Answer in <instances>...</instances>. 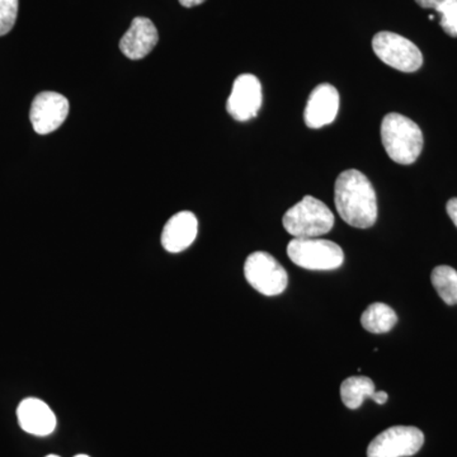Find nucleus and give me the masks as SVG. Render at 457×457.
I'll list each match as a JSON object with an SVG mask.
<instances>
[{
    "mask_svg": "<svg viewBox=\"0 0 457 457\" xmlns=\"http://www.w3.org/2000/svg\"><path fill=\"white\" fill-rule=\"evenodd\" d=\"M335 203L342 220L353 228H371L378 220V198L368 177L357 170L342 171L336 180Z\"/></svg>",
    "mask_w": 457,
    "mask_h": 457,
    "instance_id": "1",
    "label": "nucleus"
},
{
    "mask_svg": "<svg viewBox=\"0 0 457 457\" xmlns=\"http://www.w3.org/2000/svg\"><path fill=\"white\" fill-rule=\"evenodd\" d=\"M381 140L387 155L398 164H413L422 153L423 134L420 126L403 114L389 113L384 117Z\"/></svg>",
    "mask_w": 457,
    "mask_h": 457,
    "instance_id": "2",
    "label": "nucleus"
},
{
    "mask_svg": "<svg viewBox=\"0 0 457 457\" xmlns=\"http://www.w3.org/2000/svg\"><path fill=\"white\" fill-rule=\"evenodd\" d=\"M282 224L294 237H318L332 230L335 215L318 198L305 196L285 212Z\"/></svg>",
    "mask_w": 457,
    "mask_h": 457,
    "instance_id": "3",
    "label": "nucleus"
},
{
    "mask_svg": "<svg viewBox=\"0 0 457 457\" xmlns=\"http://www.w3.org/2000/svg\"><path fill=\"white\" fill-rule=\"evenodd\" d=\"M287 255L296 266L311 270H337L345 261L341 246L318 237H294L288 243Z\"/></svg>",
    "mask_w": 457,
    "mask_h": 457,
    "instance_id": "4",
    "label": "nucleus"
},
{
    "mask_svg": "<svg viewBox=\"0 0 457 457\" xmlns=\"http://www.w3.org/2000/svg\"><path fill=\"white\" fill-rule=\"evenodd\" d=\"M375 55L403 73H414L423 64V55L417 45L398 33L378 32L372 40Z\"/></svg>",
    "mask_w": 457,
    "mask_h": 457,
    "instance_id": "5",
    "label": "nucleus"
},
{
    "mask_svg": "<svg viewBox=\"0 0 457 457\" xmlns=\"http://www.w3.org/2000/svg\"><path fill=\"white\" fill-rule=\"evenodd\" d=\"M245 276L248 284L264 296H278L287 287V272L267 252H254L246 258Z\"/></svg>",
    "mask_w": 457,
    "mask_h": 457,
    "instance_id": "6",
    "label": "nucleus"
},
{
    "mask_svg": "<svg viewBox=\"0 0 457 457\" xmlns=\"http://www.w3.org/2000/svg\"><path fill=\"white\" fill-rule=\"evenodd\" d=\"M425 444V435L417 427L395 426L376 436L369 445L368 457H409Z\"/></svg>",
    "mask_w": 457,
    "mask_h": 457,
    "instance_id": "7",
    "label": "nucleus"
},
{
    "mask_svg": "<svg viewBox=\"0 0 457 457\" xmlns=\"http://www.w3.org/2000/svg\"><path fill=\"white\" fill-rule=\"evenodd\" d=\"M69 114V101L56 92H42L33 99L29 120L33 130L40 135L51 134L64 123Z\"/></svg>",
    "mask_w": 457,
    "mask_h": 457,
    "instance_id": "8",
    "label": "nucleus"
},
{
    "mask_svg": "<svg viewBox=\"0 0 457 457\" xmlns=\"http://www.w3.org/2000/svg\"><path fill=\"white\" fill-rule=\"evenodd\" d=\"M262 101L263 96L258 78L252 74L239 75L228 99V113L237 121H248L257 116Z\"/></svg>",
    "mask_w": 457,
    "mask_h": 457,
    "instance_id": "9",
    "label": "nucleus"
},
{
    "mask_svg": "<svg viewBox=\"0 0 457 457\" xmlns=\"http://www.w3.org/2000/svg\"><path fill=\"white\" fill-rule=\"evenodd\" d=\"M339 108L338 90L330 84H320L312 90L303 112L308 128L320 129L335 121Z\"/></svg>",
    "mask_w": 457,
    "mask_h": 457,
    "instance_id": "10",
    "label": "nucleus"
},
{
    "mask_svg": "<svg viewBox=\"0 0 457 457\" xmlns=\"http://www.w3.org/2000/svg\"><path fill=\"white\" fill-rule=\"evenodd\" d=\"M17 418L23 431L40 437L51 435L57 425L53 409L37 398L22 400L17 408Z\"/></svg>",
    "mask_w": 457,
    "mask_h": 457,
    "instance_id": "11",
    "label": "nucleus"
},
{
    "mask_svg": "<svg viewBox=\"0 0 457 457\" xmlns=\"http://www.w3.org/2000/svg\"><path fill=\"white\" fill-rule=\"evenodd\" d=\"M197 233L196 215L191 212H177L162 231V245L170 253H180L194 245Z\"/></svg>",
    "mask_w": 457,
    "mask_h": 457,
    "instance_id": "12",
    "label": "nucleus"
},
{
    "mask_svg": "<svg viewBox=\"0 0 457 457\" xmlns=\"http://www.w3.org/2000/svg\"><path fill=\"white\" fill-rule=\"evenodd\" d=\"M158 40L154 23L145 17H137L120 41V49L129 59L141 60L154 50Z\"/></svg>",
    "mask_w": 457,
    "mask_h": 457,
    "instance_id": "13",
    "label": "nucleus"
},
{
    "mask_svg": "<svg viewBox=\"0 0 457 457\" xmlns=\"http://www.w3.org/2000/svg\"><path fill=\"white\" fill-rule=\"evenodd\" d=\"M343 404L350 409H359L366 399H372L383 405L389 399L385 392H376L374 381L366 376H351L341 385Z\"/></svg>",
    "mask_w": 457,
    "mask_h": 457,
    "instance_id": "14",
    "label": "nucleus"
},
{
    "mask_svg": "<svg viewBox=\"0 0 457 457\" xmlns=\"http://www.w3.org/2000/svg\"><path fill=\"white\" fill-rule=\"evenodd\" d=\"M398 323V315L383 303H371L361 317V324L363 329L374 335H383L390 332Z\"/></svg>",
    "mask_w": 457,
    "mask_h": 457,
    "instance_id": "15",
    "label": "nucleus"
},
{
    "mask_svg": "<svg viewBox=\"0 0 457 457\" xmlns=\"http://www.w3.org/2000/svg\"><path fill=\"white\" fill-rule=\"evenodd\" d=\"M433 287L447 305L457 303V270L450 266H438L432 270Z\"/></svg>",
    "mask_w": 457,
    "mask_h": 457,
    "instance_id": "16",
    "label": "nucleus"
},
{
    "mask_svg": "<svg viewBox=\"0 0 457 457\" xmlns=\"http://www.w3.org/2000/svg\"><path fill=\"white\" fill-rule=\"evenodd\" d=\"M18 0H0V36L12 31L17 21Z\"/></svg>",
    "mask_w": 457,
    "mask_h": 457,
    "instance_id": "17",
    "label": "nucleus"
},
{
    "mask_svg": "<svg viewBox=\"0 0 457 457\" xmlns=\"http://www.w3.org/2000/svg\"><path fill=\"white\" fill-rule=\"evenodd\" d=\"M440 16V25L444 31L451 37H457V0H453L442 9Z\"/></svg>",
    "mask_w": 457,
    "mask_h": 457,
    "instance_id": "18",
    "label": "nucleus"
},
{
    "mask_svg": "<svg viewBox=\"0 0 457 457\" xmlns=\"http://www.w3.org/2000/svg\"><path fill=\"white\" fill-rule=\"evenodd\" d=\"M451 2H453V0H416V3L420 7L425 9H435L437 13H440L442 9L446 7L447 4H450Z\"/></svg>",
    "mask_w": 457,
    "mask_h": 457,
    "instance_id": "19",
    "label": "nucleus"
},
{
    "mask_svg": "<svg viewBox=\"0 0 457 457\" xmlns=\"http://www.w3.org/2000/svg\"><path fill=\"white\" fill-rule=\"evenodd\" d=\"M447 213H449L451 220L457 228V198H451L446 206Z\"/></svg>",
    "mask_w": 457,
    "mask_h": 457,
    "instance_id": "20",
    "label": "nucleus"
},
{
    "mask_svg": "<svg viewBox=\"0 0 457 457\" xmlns=\"http://www.w3.org/2000/svg\"><path fill=\"white\" fill-rule=\"evenodd\" d=\"M180 5L186 8L197 7V5L203 4L206 0H179Z\"/></svg>",
    "mask_w": 457,
    "mask_h": 457,
    "instance_id": "21",
    "label": "nucleus"
},
{
    "mask_svg": "<svg viewBox=\"0 0 457 457\" xmlns=\"http://www.w3.org/2000/svg\"><path fill=\"white\" fill-rule=\"evenodd\" d=\"M74 457H90L88 455H84V453H80V455H77V456H74Z\"/></svg>",
    "mask_w": 457,
    "mask_h": 457,
    "instance_id": "22",
    "label": "nucleus"
},
{
    "mask_svg": "<svg viewBox=\"0 0 457 457\" xmlns=\"http://www.w3.org/2000/svg\"><path fill=\"white\" fill-rule=\"evenodd\" d=\"M46 457H60V456H57V455H49V456H46Z\"/></svg>",
    "mask_w": 457,
    "mask_h": 457,
    "instance_id": "23",
    "label": "nucleus"
}]
</instances>
